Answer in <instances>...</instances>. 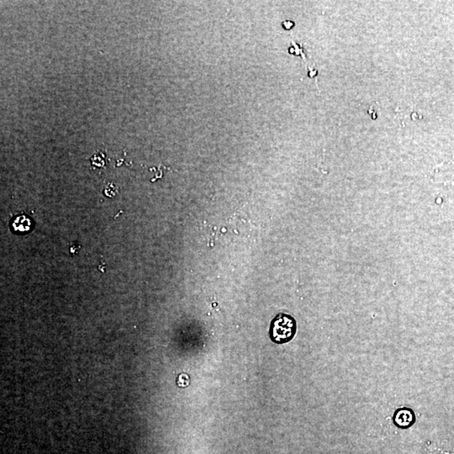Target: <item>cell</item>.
Wrapping results in <instances>:
<instances>
[{
  "instance_id": "cell-1",
  "label": "cell",
  "mask_w": 454,
  "mask_h": 454,
  "mask_svg": "<svg viewBox=\"0 0 454 454\" xmlns=\"http://www.w3.org/2000/svg\"><path fill=\"white\" fill-rule=\"evenodd\" d=\"M296 330L297 325L295 318L290 314L280 313L272 320L269 336L275 343H287L295 337Z\"/></svg>"
},
{
  "instance_id": "cell-5",
  "label": "cell",
  "mask_w": 454,
  "mask_h": 454,
  "mask_svg": "<svg viewBox=\"0 0 454 454\" xmlns=\"http://www.w3.org/2000/svg\"><path fill=\"white\" fill-rule=\"evenodd\" d=\"M110 192H111V197L115 196L116 193H117V188H116V185H115L114 183H109L107 187H106V188H105V194H106L107 196Z\"/></svg>"
},
{
  "instance_id": "cell-4",
  "label": "cell",
  "mask_w": 454,
  "mask_h": 454,
  "mask_svg": "<svg viewBox=\"0 0 454 454\" xmlns=\"http://www.w3.org/2000/svg\"><path fill=\"white\" fill-rule=\"evenodd\" d=\"M177 384L180 387H185L188 384V376L187 374H181L177 379Z\"/></svg>"
},
{
  "instance_id": "cell-7",
  "label": "cell",
  "mask_w": 454,
  "mask_h": 454,
  "mask_svg": "<svg viewBox=\"0 0 454 454\" xmlns=\"http://www.w3.org/2000/svg\"><path fill=\"white\" fill-rule=\"evenodd\" d=\"M80 248V245H78V246H77V245L75 244L73 245V246H72L70 248L71 253H72L73 255H74V254H76V253H78V251L79 250Z\"/></svg>"
},
{
  "instance_id": "cell-6",
  "label": "cell",
  "mask_w": 454,
  "mask_h": 454,
  "mask_svg": "<svg viewBox=\"0 0 454 454\" xmlns=\"http://www.w3.org/2000/svg\"><path fill=\"white\" fill-rule=\"evenodd\" d=\"M294 25H295V23L292 21H290V20L285 21L283 23V26L285 27L286 30H291V28H292Z\"/></svg>"
},
{
  "instance_id": "cell-3",
  "label": "cell",
  "mask_w": 454,
  "mask_h": 454,
  "mask_svg": "<svg viewBox=\"0 0 454 454\" xmlns=\"http://www.w3.org/2000/svg\"><path fill=\"white\" fill-rule=\"evenodd\" d=\"M11 230L16 234H27L32 231L34 222L28 215L21 214L13 218L10 224Z\"/></svg>"
},
{
  "instance_id": "cell-2",
  "label": "cell",
  "mask_w": 454,
  "mask_h": 454,
  "mask_svg": "<svg viewBox=\"0 0 454 454\" xmlns=\"http://www.w3.org/2000/svg\"><path fill=\"white\" fill-rule=\"evenodd\" d=\"M417 416L415 411L408 407L398 408L393 415V422L395 426L401 429H407L415 424Z\"/></svg>"
}]
</instances>
